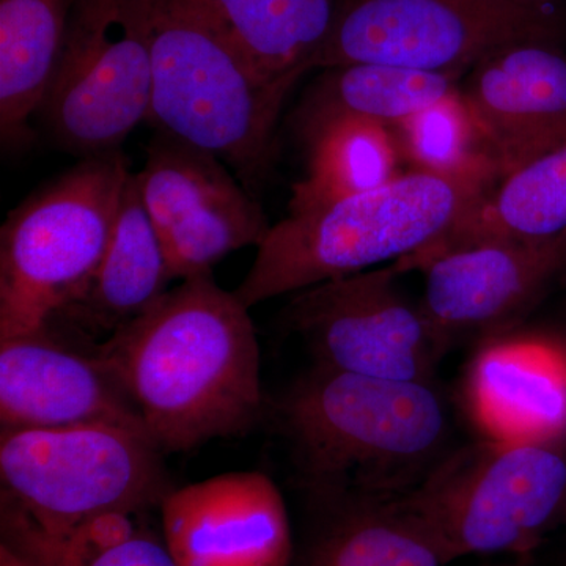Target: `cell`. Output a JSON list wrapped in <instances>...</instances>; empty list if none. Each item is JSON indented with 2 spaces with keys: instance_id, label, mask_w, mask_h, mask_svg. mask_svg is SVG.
<instances>
[{
  "instance_id": "obj_16",
  "label": "cell",
  "mask_w": 566,
  "mask_h": 566,
  "mask_svg": "<svg viewBox=\"0 0 566 566\" xmlns=\"http://www.w3.org/2000/svg\"><path fill=\"white\" fill-rule=\"evenodd\" d=\"M464 397L486 438L564 441L565 342L513 333L482 342L465 374Z\"/></svg>"
},
{
  "instance_id": "obj_11",
  "label": "cell",
  "mask_w": 566,
  "mask_h": 566,
  "mask_svg": "<svg viewBox=\"0 0 566 566\" xmlns=\"http://www.w3.org/2000/svg\"><path fill=\"white\" fill-rule=\"evenodd\" d=\"M136 180L181 282L212 275L227 255L259 248L270 232L262 207L221 158L169 134L155 133Z\"/></svg>"
},
{
  "instance_id": "obj_6",
  "label": "cell",
  "mask_w": 566,
  "mask_h": 566,
  "mask_svg": "<svg viewBox=\"0 0 566 566\" xmlns=\"http://www.w3.org/2000/svg\"><path fill=\"white\" fill-rule=\"evenodd\" d=\"M0 502L51 534L142 515L174 490L147 434L106 423L0 430Z\"/></svg>"
},
{
  "instance_id": "obj_2",
  "label": "cell",
  "mask_w": 566,
  "mask_h": 566,
  "mask_svg": "<svg viewBox=\"0 0 566 566\" xmlns=\"http://www.w3.org/2000/svg\"><path fill=\"white\" fill-rule=\"evenodd\" d=\"M305 495H403L452 452L434 382L394 381L314 364L268 401Z\"/></svg>"
},
{
  "instance_id": "obj_1",
  "label": "cell",
  "mask_w": 566,
  "mask_h": 566,
  "mask_svg": "<svg viewBox=\"0 0 566 566\" xmlns=\"http://www.w3.org/2000/svg\"><path fill=\"white\" fill-rule=\"evenodd\" d=\"M96 354L163 455L245 434L266 417L249 308L212 275L169 290Z\"/></svg>"
},
{
  "instance_id": "obj_15",
  "label": "cell",
  "mask_w": 566,
  "mask_h": 566,
  "mask_svg": "<svg viewBox=\"0 0 566 566\" xmlns=\"http://www.w3.org/2000/svg\"><path fill=\"white\" fill-rule=\"evenodd\" d=\"M460 95L501 180L566 140V54L557 43L493 52L469 71Z\"/></svg>"
},
{
  "instance_id": "obj_10",
  "label": "cell",
  "mask_w": 566,
  "mask_h": 566,
  "mask_svg": "<svg viewBox=\"0 0 566 566\" xmlns=\"http://www.w3.org/2000/svg\"><path fill=\"white\" fill-rule=\"evenodd\" d=\"M400 275L392 263L294 293L286 323L323 367L394 381L433 382L449 346L422 304L411 303L401 292Z\"/></svg>"
},
{
  "instance_id": "obj_7",
  "label": "cell",
  "mask_w": 566,
  "mask_h": 566,
  "mask_svg": "<svg viewBox=\"0 0 566 566\" xmlns=\"http://www.w3.org/2000/svg\"><path fill=\"white\" fill-rule=\"evenodd\" d=\"M409 497L452 562L532 553L566 524V439L458 447Z\"/></svg>"
},
{
  "instance_id": "obj_8",
  "label": "cell",
  "mask_w": 566,
  "mask_h": 566,
  "mask_svg": "<svg viewBox=\"0 0 566 566\" xmlns=\"http://www.w3.org/2000/svg\"><path fill=\"white\" fill-rule=\"evenodd\" d=\"M562 36L542 0H345L312 70L379 63L461 76L512 44Z\"/></svg>"
},
{
  "instance_id": "obj_4",
  "label": "cell",
  "mask_w": 566,
  "mask_h": 566,
  "mask_svg": "<svg viewBox=\"0 0 566 566\" xmlns=\"http://www.w3.org/2000/svg\"><path fill=\"white\" fill-rule=\"evenodd\" d=\"M150 41L147 122L221 158L249 192L270 180L290 82L264 77L207 0H140Z\"/></svg>"
},
{
  "instance_id": "obj_22",
  "label": "cell",
  "mask_w": 566,
  "mask_h": 566,
  "mask_svg": "<svg viewBox=\"0 0 566 566\" xmlns=\"http://www.w3.org/2000/svg\"><path fill=\"white\" fill-rule=\"evenodd\" d=\"M139 515H107L51 534L0 502L2 566H178L166 542L137 526Z\"/></svg>"
},
{
  "instance_id": "obj_12",
  "label": "cell",
  "mask_w": 566,
  "mask_h": 566,
  "mask_svg": "<svg viewBox=\"0 0 566 566\" xmlns=\"http://www.w3.org/2000/svg\"><path fill=\"white\" fill-rule=\"evenodd\" d=\"M422 308L447 346L510 334L566 273V232L494 240L442 253L423 268Z\"/></svg>"
},
{
  "instance_id": "obj_5",
  "label": "cell",
  "mask_w": 566,
  "mask_h": 566,
  "mask_svg": "<svg viewBox=\"0 0 566 566\" xmlns=\"http://www.w3.org/2000/svg\"><path fill=\"white\" fill-rule=\"evenodd\" d=\"M129 174L122 150L80 159L10 211L0 230V340L39 329L87 286Z\"/></svg>"
},
{
  "instance_id": "obj_25",
  "label": "cell",
  "mask_w": 566,
  "mask_h": 566,
  "mask_svg": "<svg viewBox=\"0 0 566 566\" xmlns=\"http://www.w3.org/2000/svg\"><path fill=\"white\" fill-rule=\"evenodd\" d=\"M411 170L460 174L491 166L460 91L390 128ZM495 169V167H494Z\"/></svg>"
},
{
  "instance_id": "obj_21",
  "label": "cell",
  "mask_w": 566,
  "mask_h": 566,
  "mask_svg": "<svg viewBox=\"0 0 566 566\" xmlns=\"http://www.w3.org/2000/svg\"><path fill=\"white\" fill-rule=\"evenodd\" d=\"M460 91L457 74L354 63L323 70L294 111L296 133L334 118H359L394 128Z\"/></svg>"
},
{
  "instance_id": "obj_24",
  "label": "cell",
  "mask_w": 566,
  "mask_h": 566,
  "mask_svg": "<svg viewBox=\"0 0 566 566\" xmlns=\"http://www.w3.org/2000/svg\"><path fill=\"white\" fill-rule=\"evenodd\" d=\"M249 61L268 80L312 71L345 0H207Z\"/></svg>"
},
{
  "instance_id": "obj_19",
  "label": "cell",
  "mask_w": 566,
  "mask_h": 566,
  "mask_svg": "<svg viewBox=\"0 0 566 566\" xmlns=\"http://www.w3.org/2000/svg\"><path fill=\"white\" fill-rule=\"evenodd\" d=\"M82 0H0V136L3 147L35 139L32 118Z\"/></svg>"
},
{
  "instance_id": "obj_13",
  "label": "cell",
  "mask_w": 566,
  "mask_h": 566,
  "mask_svg": "<svg viewBox=\"0 0 566 566\" xmlns=\"http://www.w3.org/2000/svg\"><path fill=\"white\" fill-rule=\"evenodd\" d=\"M70 334L65 324L52 318L31 333L0 340V428L106 423L147 434L132 401L96 354V344Z\"/></svg>"
},
{
  "instance_id": "obj_26",
  "label": "cell",
  "mask_w": 566,
  "mask_h": 566,
  "mask_svg": "<svg viewBox=\"0 0 566 566\" xmlns=\"http://www.w3.org/2000/svg\"><path fill=\"white\" fill-rule=\"evenodd\" d=\"M499 566H520V565H499Z\"/></svg>"
},
{
  "instance_id": "obj_14",
  "label": "cell",
  "mask_w": 566,
  "mask_h": 566,
  "mask_svg": "<svg viewBox=\"0 0 566 566\" xmlns=\"http://www.w3.org/2000/svg\"><path fill=\"white\" fill-rule=\"evenodd\" d=\"M159 509L164 542L178 566L292 564L285 501L262 472H227L174 488Z\"/></svg>"
},
{
  "instance_id": "obj_20",
  "label": "cell",
  "mask_w": 566,
  "mask_h": 566,
  "mask_svg": "<svg viewBox=\"0 0 566 566\" xmlns=\"http://www.w3.org/2000/svg\"><path fill=\"white\" fill-rule=\"evenodd\" d=\"M566 232V140L502 178L444 240L411 259L401 273L422 271L442 253L494 240H545Z\"/></svg>"
},
{
  "instance_id": "obj_23",
  "label": "cell",
  "mask_w": 566,
  "mask_h": 566,
  "mask_svg": "<svg viewBox=\"0 0 566 566\" xmlns=\"http://www.w3.org/2000/svg\"><path fill=\"white\" fill-rule=\"evenodd\" d=\"M297 137L307 151V170L293 185L290 214L371 191L401 174L392 133L379 123L334 118Z\"/></svg>"
},
{
  "instance_id": "obj_3",
  "label": "cell",
  "mask_w": 566,
  "mask_h": 566,
  "mask_svg": "<svg viewBox=\"0 0 566 566\" xmlns=\"http://www.w3.org/2000/svg\"><path fill=\"white\" fill-rule=\"evenodd\" d=\"M501 181L494 167L460 174L401 172L371 191L271 226L234 294L248 308L386 262L439 241Z\"/></svg>"
},
{
  "instance_id": "obj_17",
  "label": "cell",
  "mask_w": 566,
  "mask_h": 566,
  "mask_svg": "<svg viewBox=\"0 0 566 566\" xmlns=\"http://www.w3.org/2000/svg\"><path fill=\"white\" fill-rule=\"evenodd\" d=\"M297 566H444L449 554L408 494L307 495Z\"/></svg>"
},
{
  "instance_id": "obj_9",
  "label": "cell",
  "mask_w": 566,
  "mask_h": 566,
  "mask_svg": "<svg viewBox=\"0 0 566 566\" xmlns=\"http://www.w3.org/2000/svg\"><path fill=\"white\" fill-rule=\"evenodd\" d=\"M151 92L140 0H82L35 118L59 148L92 158L122 150L147 122Z\"/></svg>"
},
{
  "instance_id": "obj_18",
  "label": "cell",
  "mask_w": 566,
  "mask_h": 566,
  "mask_svg": "<svg viewBox=\"0 0 566 566\" xmlns=\"http://www.w3.org/2000/svg\"><path fill=\"white\" fill-rule=\"evenodd\" d=\"M174 279L161 240L142 202L136 174L132 172L98 270L54 319L91 340L99 335L109 338L161 300Z\"/></svg>"
}]
</instances>
